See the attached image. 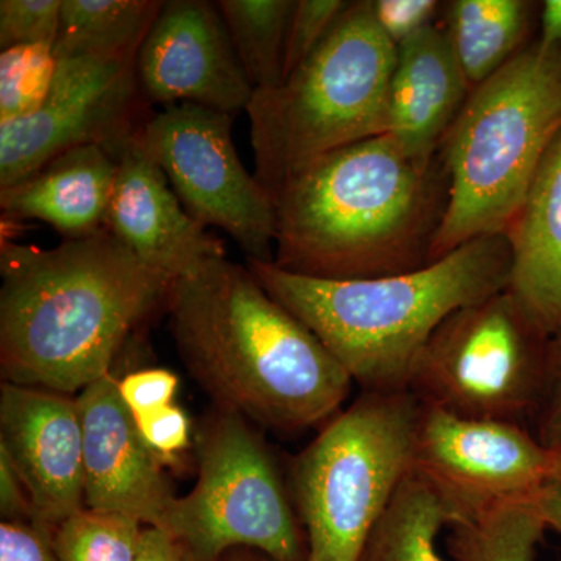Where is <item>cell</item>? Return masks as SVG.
<instances>
[{
	"mask_svg": "<svg viewBox=\"0 0 561 561\" xmlns=\"http://www.w3.org/2000/svg\"><path fill=\"white\" fill-rule=\"evenodd\" d=\"M0 275L3 382L72 397L110 375L173 284L106 228L46 250L2 239Z\"/></svg>",
	"mask_w": 561,
	"mask_h": 561,
	"instance_id": "cell-1",
	"label": "cell"
},
{
	"mask_svg": "<svg viewBox=\"0 0 561 561\" xmlns=\"http://www.w3.org/2000/svg\"><path fill=\"white\" fill-rule=\"evenodd\" d=\"M181 360L214 408L279 434L327 424L354 381L249 267L210 261L173 280L168 301Z\"/></svg>",
	"mask_w": 561,
	"mask_h": 561,
	"instance_id": "cell-2",
	"label": "cell"
},
{
	"mask_svg": "<svg viewBox=\"0 0 561 561\" xmlns=\"http://www.w3.org/2000/svg\"><path fill=\"white\" fill-rule=\"evenodd\" d=\"M273 264L330 280L383 278L431 264L448 206L440 153H413L389 133L331 151L275 197Z\"/></svg>",
	"mask_w": 561,
	"mask_h": 561,
	"instance_id": "cell-3",
	"label": "cell"
},
{
	"mask_svg": "<svg viewBox=\"0 0 561 561\" xmlns=\"http://www.w3.org/2000/svg\"><path fill=\"white\" fill-rule=\"evenodd\" d=\"M272 298L300 319L362 391H409L416 359L434 331L465 306L508 289L507 236L465 243L420 271L330 280L247 261Z\"/></svg>",
	"mask_w": 561,
	"mask_h": 561,
	"instance_id": "cell-4",
	"label": "cell"
},
{
	"mask_svg": "<svg viewBox=\"0 0 561 561\" xmlns=\"http://www.w3.org/2000/svg\"><path fill=\"white\" fill-rule=\"evenodd\" d=\"M560 133L561 46L538 41L470 92L443 139L448 206L431 264L505 234Z\"/></svg>",
	"mask_w": 561,
	"mask_h": 561,
	"instance_id": "cell-5",
	"label": "cell"
},
{
	"mask_svg": "<svg viewBox=\"0 0 561 561\" xmlns=\"http://www.w3.org/2000/svg\"><path fill=\"white\" fill-rule=\"evenodd\" d=\"M394 62L397 47L376 24L371 0H359L283 83L254 91L247 108L254 176L273 201L313 161L389 130Z\"/></svg>",
	"mask_w": 561,
	"mask_h": 561,
	"instance_id": "cell-6",
	"label": "cell"
},
{
	"mask_svg": "<svg viewBox=\"0 0 561 561\" xmlns=\"http://www.w3.org/2000/svg\"><path fill=\"white\" fill-rule=\"evenodd\" d=\"M421 404L411 391H362L291 463L305 561H359L413 468Z\"/></svg>",
	"mask_w": 561,
	"mask_h": 561,
	"instance_id": "cell-7",
	"label": "cell"
},
{
	"mask_svg": "<svg viewBox=\"0 0 561 561\" xmlns=\"http://www.w3.org/2000/svg\"><path fill=\"white\" fill-rule=\"evenodd\" d=\"M198 478L173 500L160 529L187 561H224L251 549L273 561H305V530L275 457L253 423L213 408L195 435Z\"/></svg>",
	"mask_w": 561,
	"mask_h": 561,
	"instance_id": "cell-8",
	"label": "cell"
},
{
	"mask_svg": "<svg viewBox=\"0 0 561 561\" xmlns=\"http://www.w3.org/2000/svg\"><path fill=\"white\" fill-rule=\"evenodd\" d=\"M551 335L511 290L453 312L421 351L409 391L465 420L526 426L540 405Z\"/></svg>",
	"mask_w": 561,
	"mask_h": 561,
	"instance_id": "cell-9",
	"label": "cell"
},
{
	"mask_svg": "<svg viewBox=\"0 0 561 561\" xmlns=\"http://www.w3.org/2000/svg\"><path fill=\"white\" fill-rule=\"evenodd\" d=\"M232 119L220 111L176 103L144 122L136 139L191 217L228 232L247 261L273 262L275 201L242 164L232 142Z\"/></svg>",
	"mask_w": 561,
	"mask_h": 561,
	"instance_id": "cell-10",
	"label": "cell"
},
{
	"mask_svg": "<svg viewBox=\"0 0 561 561\" xmlns=\"http://www.w3.org/2000/svg\"><path fill=\"white\" fill-rule=\"evenodd\" d=\"M560 468L561 456L523 424L465 420L421 404L413 470L437 491L449 526L534 500Z\"/></svg>",
	"mask_w": 561,
	"mask_h": 561,
	"instance_id": "cell-11",
	"label": "cell"
},
{
	"mask_svg": "<svg viewBox=\"0 0 561 561\" xmlns=\"http://www.w3.org/2000/svg\"><path fill=\"white\" fill-rule=\"evenodd\" d=\"M136 58H58L44 105L24 119L0 124V190L77 147L101 144L119 153L147 121L139 116L146 99Z\"/></svg>",
	"mask_w": 561,
	"mask_h": 561,
	"instance_id": "cell-12",
	"label": "cell"
},
{
	"mask_svg": "<svg viewBox=\"0 0 561 561\" xmlns=\"http://www.w3.org/2000/svg\"><path fill=\"white\" fill-rule=\"evenodd\" d=\"M149 103H194L234 117L254 90L217 2L168 0L136 58Z\"/></svg>",
	"mask_w": 561,
	"mask_h": 561,
	"instance_id": "cell-13",
	"label": "cell"
},
{
	"mask_svg": "<svg viewBox=\"0 0 561 561\" xmlns=\"http://www.w3.org/2000/svg\"><path fill=\"white\" fill-rule=\"evenodd\" d=\"M0 449L13 461L31 493L36 523L55 529L87 507L77 397L2 382Z\"/></svg>",
	"mask_w": 561,
	"mask_h": 561,
	"instance_id": "cell-14",
	"label": "cell"
},
{
	"mask_svg": "<svg viewBox=\"0 0 561 561\" xmlns=\"http://www.w3.org/2000/svg\"><path fill=\"white\" fill-rule=\"evenodd\" d=\"M83 427L84 504L161 527L175 494L164 465L144 445L110 373L77 394Z\"/></svg>",
	"mask_w": 561,
	"mask_h": 561,
	"instance_id": "cell-15",
	"label": "cell"
},
{
	"mask_svg": "<svg viewBox=\"0 0 561 561\" xmlns=\"http://www.w3.org/2000/svg\"><path fill=\"white\" fill-rule=\"evenodd\" d=\"M105 228L140 261L172 280L227 257L224 241L184 209L168 176L142 150L136 135L117 153Z\"/></svg>",
	"mask_w": 561,
	"mask_h": 561,
	"instance_id": "cell-16",
	"label": "cell"
},
{
	"mask_svg": "<svg viewBox=\"0 0 561 561\" xmlns=\"http://www.w3.org/2000/svg\"><path fill=\"white\" fill-rule=\"evenodd\" d=\"M470 92L445 28L431 25L397 49L387 133L413 153L434 157Z\"/></svg>",
	"mask_w": 561,
	"mask_h": 561,
	"instance_id": "cell-17",
	"label": "cell"
},
{
	"mask_svg": "<svg viewBox=\"0 0 561 561\" xmlns=\"http://www.w3.org/2000/svg\"><path fill=\"white\" fill-rule=\"evenodd\" d=\"M117 173V154L101 144L77 147L27 179L0 190L3 219L39 220L66 239L105 228Z\"/></svg>",
	"mask_w": 561,
	"mask_h": 561,
	"instance_id": "cell-18",
	"label": "cell"
},
{
	"mask_svg": "<svg viewBox=\"0 0 561 561\" xmlns=\"http://www.w3.org/2000/svg\"><path fill=\"white\" fill-rule=\"evenodd\" d=\"M505 236L512 251L508 290L552 337L561 330V133Z\"/></svg>",
	"mask_w": 561,
	"mask_h": 561,
	"instance_id": "cell-19",
	"label": "cell"
},
{
	"mask_svg": "<svg viewBox=\"0 0 561 561\" xmlns=\"http://www.w3.org/2000/svg\"><path fill=\"white\" fill-rule=\"evenodd\" d=\"M526 0H454L446 7V35L471 91L522 51L529 31Z\"/></svg>",
	"mask_w": 561,
	"mask_h": 561,
	"instance_id": "cell-20",
	"label": "cell"
},
{
	"mask_svg": "<svg viewBox=\"0 0 561 561\" xmlns=\"http://www.w3.org/2000/svg\"><path fill=\"white\" fill-rule=\"evenodd\" d=\"M154 0H62L57 58H136L160 13Z\"/></svg>",
	"mask_w": 561,
	"mask_h": 561,
	"instance_id": "cell-21",
	"label": "cell"
},
{
	"mask_svg": "<svg viewBox=\"0 0 561 561\" xmlns=\"http://www.w3.org/2000/svg\"><path fill=\"white\" fill-rule=\"evenodd\" d=\"M449 524L437 491L412 468L371 531L359 561H448L438 549V537Z\"/></svg>",
	"mask_w": 561,
	"mask_h": 561,
	"instance_id": "cell-22",
	"label": "cell"
},
{
	"mask_svg": "<svg viewBox=\"0 0 561 561\" xmlns=\"http://www.w3.org/2000/svg\"><path fill=\"white\" fill-rule=\"evenodd\" d=\"M449 529L454 561H535L548 526L534 497L507 502Z\"/></svg>",
	"mask_w": 561,
	"mask_h": 561,
	"instance_id": "cell-23",
	"label": "cell"
},
{
	"mask_svg": "<svg viewBox=\"0 0 561 561\" xmlns=\"http://www.w3.org/2000/svg\"><path fill=\"white\" fill-rule=\"evenodd\" d=\"M217 7L253 90L278 87L295 0H219Z\"/></svg>",
	"mask_w": 561,
	"mask_h": 561,
	"instance_id": "cell-24",
	"label": "cell"
},
{
	"mask_svg": "<svg viewBox=\"0 0 561 561\" xmlns=\"http://www.w3.org/2000/svg\"><path fill=\"white\" fill-rule=\"evenodd\" d=\"M142 524L119 513L81 508L51 529L60 561H135Z\"/></svg>",
	"mask_w": 561,
	"mask_h": 561,
	"instance_id": "cell-25",
	"label": "cell"
},
{
	"mask_svg": "<svg viewBox=\"0 0 561 561\" xmlns=\"http://www.w3.org/2000/svg\"><path fill=\"white\" fill-rule=\"evenodd\" d=\"M54 47L25 44L0 54V124L24 119L44 105L57 77Z\"/></svg>",
	"mask_w": 561,
	"mask_h": 561,
	"instance_id": "cell-26",
	"label": "cell"
},
{
	"mask_svg": "<svg viewBox=\"0 0 561 561\" xmlns=\"http://www.w3.org/2000/svg\"><path fill=\"white\" fill-rule=\"evenodd\" d=\"M350 3L343 0H295L287 28L283 80L311 57L348 10Z\"/></svg>",
	"mask_w": 561,
	"mask_h": 561,
	"instance_id": "cell-27",
	"label": "cell"
},
{
	"mask_svg": "<svg viewBox=\"0 0 561 561\" xmlns=\"http://www.w3.org/2000/svg\"><path fill=\"white\" fill-rule=\"evenodd\" d=\"M62 0H2L0 2V47L25 44L55 47L60 31Z\"/></svg>",
	"mask_w": 561,
	"mask_h": 561,
	"instance_id": "cell-28",
	"label": "cell"
},
{
	"mask_svg": "<svg viewBox=\"0 0 561 561\" xmlns=\"http://www.w3.org/2000/svg\"><path fill=\"white\" fill-rule=\"evenodd\" d=\"M144 445L162 465L180 459L192 442V423L186 412L172 404L135 419Z\"/></svg>",
	"mask_w": 561,
	"mask_h": 561,
	"instance_id": "cell-29",
	"label": "cell"
},
{
	"mask_svg": "<svg viewBox=\"0 0 561 561\" xmlns=\"http://www.w3.org/2000/svg\"><path fill=\"white\" fill-rule=\"evenodd\" d=\"M179 386V376L165 368H146L117 379L122 401L133 419L172 405Z\"/></svg>",
	"mask_w": 561,
	"mask_h": 561,
	"instance_id": "cell-30",
	"label": "cell"
},
{
	"mask_svg": "<svg viewBox=\"0 0 561 561\" xmlns=\"http://www.w3.org/2000/svg\"><path fill=\"white\" fill-rule=\"evenodd\" d=\"M437 0H371L373 16L394 47L434 25Z\"/></svg>",
	"mask_w": 561,
	"mask_h": 561,
	"instance_id": "cell-31",
	"label": "cell"
},
{
	"mask_svg": "<svg viewBox=\"0 0 561 561\" xmlns=\"http://www.w3.org/2000/svg\"><path fill=\"white\" fill-rule=\"evenodd\" d=\"M531 423L538 440L561 456V330L551 339L548 379Z\"/></svg>",
	"mask_w": 561,
	"mask_h": 561,
	"instance_id": "cell-32",
	"label": "cell"
},
{
	"mask_svg": "<svg viewBox=\"0 0 561 561\" xmlns=\"http://www.w3.org/2000/svg\"><path fill=\"white\" fill-rule=\"evenodd\" d=\"M0 561H60L51 529L39 523H0Z\"/></svg>",
	"mask_w": 561,
	"mask_h": 561,
	"instance_id": "cell-33",
	"label": "cell"
},
{
	"mask_svg": "<svg viewBox=\"0 0 561 561\" xmlns=\"http://www.w3.org/2000/svg\"><path fill=\"white\" fill-rule=\"evenodd\" d=\"M0 515L2 522L36 523L35 507L27 486L13 461L0 449Z\"/></svg>",
	"mask_w": 561,
	"mask_h": 561,
	"instance_id": "cell-34",
	"label": "cell"
},
{
	"mask_svg": "<svg viewBox=\"0 0 561 561\" xmlns=\"http://www.w3.org/2000/svg\"><path fill=\"white\" fill-rule=\"evenodd\" d=\"M135 561H187V557L171 534L160 527L144 526Z\"/></svg>",
	"mask_w": 561,
	"mask_h": 561,
	"instance_id": "cell-35",
	"label": "cell"
},
{
	"mask_svg": "<svg viewBox=\"0 0 561 561\" xmlns=\"http://www.w3.org/2000/svg\"><path fill=\"white\" fill-rule=\"evenodd\" d=\"M537 502L548 529L559 531L561 535V468L542 486Z\"/></svg>",
	"mask_w": 561,
	"mask_h": 561,
	"instance_id": "cell-36",
	"label": "cell"
},
{
	"mask_svg": "<svg viewBox=\"0 0 561 561\" xmlns=\"http://www.w3.org/2000/svg\"><path fill=\"white\" fill-rule=\"evenodd\" d=\"M541 43L561 46V0H548L542 5Z\"/></svg>",
	"mask_w": 561,
	"mask_h": 561,
	"instance_id": "cell-37",
	"label": "cell"
},
{
	"mask_svg": "<svg viewBox=\"0 0 561 561\" xmlns=\"http://www.w3.org/2000/svg\"><path fill=\"white\" fill-rule=\"evenodd\" d=\"M224 561H273L265 557L264 553L251 551V549H234L227 553Z\"/></svg>",
	"mask_w": 561,
	"mask_h": 561,
	"instance_id": "cell-38",
	"label": "cell"
}]
</instances>
